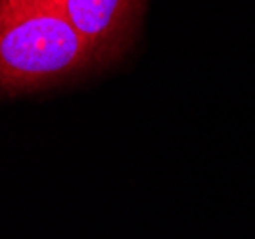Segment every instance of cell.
<instances>
[{"label":"cell","instance_id":"obj_1","mask_svg":"<svg viewBox=\"0 0 255 239\" xmlns=\"http://www.w3.org/2000/svg\"><path fill=\"white\" fill-rule=\"evenodd\" d=\"M94 63L54 0H0V94L46 88Z\"/></svg>","mask_w":255,"mask_h":239},{"label":"cell","instance_id":"obj_2","mask_svg":"<svg viewBox=\"0 0 255 239\" xmlns=\"http://www.w3.org/2000/svg\"><path fill=\"white\" fill-rule=\"evenodd\" d=\"M87 40L98 63L125 52L136 25L142 0H54Z\"/></svg>","mask_w":255,"mask_h":239}]
</instances>
